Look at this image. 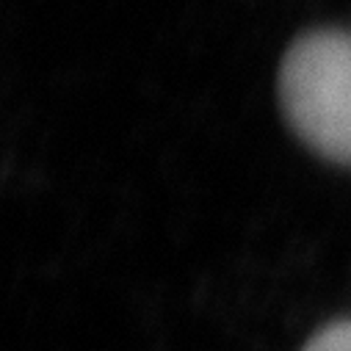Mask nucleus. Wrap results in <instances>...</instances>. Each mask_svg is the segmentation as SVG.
Returning <instances> with one entry per match:
<instances>
[{"mask_svg":"<svg viewBox=\"0 0 351 351\" xmlns=\"http://www.w3.org/2000/svg\"><path fill=\"white\" fill-rule=\"evenodd\" d=\"M280 103L296 136L326 160L351 166V34H302L280 66Z\"/></svg>","mask_w":351,"mask_h":351,"instance_id":"1","label":"nucleus"},{"mask_svg":"<svg viewBox=\"0 0 351 351\" xmlns=\"http://www.w3.org/2000/svg\"><path fill=\"white\" fill-rule=\"evenodd\" d=\"M304 351H351V318L324 326L304 346Z\"/></svg>","mask_w":351,"mask_h":351,"instance_id":"2","label":"nucleus"}]
</instances>
